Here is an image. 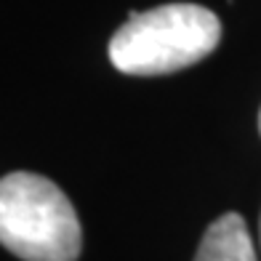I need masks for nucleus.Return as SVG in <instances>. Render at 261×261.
Returning <instances> with one entry per match:
<instances>
[{
    "label": "nucleus",
    "mask_w": 261,
    "mask_h": 261,
    "mask_svg": "<svg viewBox=\"0 0 261 261\" xmlns=\"http://www.w3.org/2000/svg\"><path fill=\"white\" fill-rule=\"evenodd\" d=\"M221 40V21L205 6L168 3L130 19L112 35L110 59L125 75L152 77L192 67Z\"/></svg>",
    "instance_id": "nucleus-1"
},
{
    "label": "nucleus",
    "mask_w": 261,
    "mask_h": 261,
    "mask_svg": "<svg viewBox=\"0 0 261 261\" xmlns=\"http://www.w3.org/2000/svg\"><path fill=\"white\" fill-rule=\"evenodd\" d=\"M80 221L69 197L45 176L0 179V245L24 261H77Z\"/></svg>",
    "instance_id": "nucleus-2"
},
{
    "label": "nucleus",
    "mask_w": 261,
    "mask_h": 261,
    "mask_svg": "<svg viewBox=\"0 0 261 261\" xmlns=\"http://www.w3.org/2000/svg\"><path fill=\"white\" fill-rule=\"evenodd\" d=\"M195 261H256L251 234L240 213H224L205 229Z\"/></svg>",
    "instance_id": "nucleus-3"
},
{
    "label": "nucleus",
    "mask_w": 261,
    "mask_h": 261,
    "mask_svg": "<svg viewBox=\"0 0 261 261\" xmlns=\"http://www.w3.org/2000/svg\"><path fill=\"white\" fill-rule=\"evenodd\" d=\"M258 130H261V112H258Z\"/></svg>",
    "instance_id": "nucleus-4"
}]
</instances>
